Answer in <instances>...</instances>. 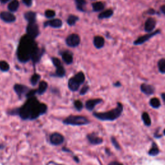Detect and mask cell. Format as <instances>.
Segmentation results:
<instances>
[{
    "mask_svg": "<svg viewBox=\"0 0 165 165\" xmlns=\"http://www.w3.org/2000/svg\"><path fill=\"white\" fill-rule=\"evenodd\" d=\"M161 11L162 12V13L165 14V5H163L161 7Z\"/></svg>",
    "mask_w": 165,
    "mask_h": 165,
    "instance_id": "60d3db41",
    "label": "cell"
},
{
    "mask_svg": "<svg viewBox=\"0 0 165 165\" xmlns=\"http://www.w3.org/2000/svg\"><path fill=\"white\" fill-rule=\"evenodd\" d=\"M85 81V76L83 72H79L76 74L74 77L69 79L68 82V86L69 89L72 92L77 91L81 84Z\"/></svg>",
    "mask_w": 165,
    "mask_h": 165,
    "instance_id": "277c9868",
    "label": "cell"
},
{
    "mask_svg": "<svg viewBox=\"0 0 165 165\" xmlns=\"http://www.w3.org/2000/svg\"><path fill=\"white\" fill-rule=\"evenodd\" d=\"M27 34L33 39H36L39 34V29L36 22L28 23L26 29Z\"/></svg>",
    "mask_w": 165,
    "mask_h": 165,
    "instance_id": "52a82bcc",
    "label": "cell"
},
{
    "mask_svg": "<svg viewBox=\"0 0 165 165\" xmlns=\"http://www.w3.org/2000/svg\"><path fill=\"white\" fill-rule=\"evenodd\" d=\"M25 19L28 21V23H34L36 22V14L34 12L29 11L24 14Z\"/></svg>",
    "mask_w": 165,
    "mask_h": 165,
    "instance_id": "44dd1931",
    "label": "cell"
},
{
    "mask_svg": "<svg viewBox=\"0 0 165 165\" xmlns=\"http://www.w3.org/2000/svg\"><path fill=\"white\" fill-rule=\"evenodd\" d=\"M44 52H45V50L43 49H39V47H38L37 49L35 50L34 53L33 54V55H32L31 59H30L32 60V61L33 62L34 64H36L40 61V59H41V57L44 54Z\"/></svg>",
    "mask_w": 165,
    "mask_h": 165,
    "instance_id": "5bb4252c",
    "label": "cell"
},
{
    "mask_svg": "<svg viewBox=\"0 0 165 165\" xmlns=\"http://www.w3.org/2000/svg\"><path fill=\"white\" fill-rule=\"evenodd\" d=\"M123 111V106L121 103H118L117 107L114 109L105 112H94L93 115L101 121H112L119 118Z\"/></svg>",
    "mask_w": 165,
    "mask_h": 165,
    "instance_id": "3957f363",
    "label": "cell"
},
{
    "mask_svg": "<svg viewBox=\"0 0 165 165\" xmlns=\"http://www.w3.org/2000/svg\"><path fill=\"white\" fill-rule=\"evenodd\" d=\"M47 111V104L40 103L34 96L28 98L27 101L20 108L9 110L8 114L12 115H18L23 120H34L45 114Z\"/></svg>",
    "mask_w": 165,
    "mask_h": 165,
    "instance_id": "6da1fadb",
    "label": "cell"
},
{
    "mask_svg": "<svg viewBox=\"0 0 165 165\" xmlns=\"http://www.w3.org/2000/svg\"><path fill=\"white\" fill-rule=\"evenodd\" d=\"M9 1H10V0H0V2H1V3L5 4V3H7L9 2Z\"/></svg>",
    "mask_w": 165,
    "mask_h": 165,
    "instance_id": "ee69618b",
    "label": "cell"
},
{
    "mask_svg": "<svg viewBox=\"0 0 165 165\" xmlns=\"http://www.w3.org/2000/svg\"><path fill=\"white\" fill-rule=\"evenodd\" d=\"M114 14V12L111 9H108L105 11L103 12V13H100L98 16L99 19H106L110 18Z\"/></svg>",
    "mask_w": 165,
    "mask_h": 165,
    "instance_id": "484cf974",
    "label": "cell"
},
{
    "mask_svg": "<svg viewBox=\"0 0 165 165\" xmlns=\"http://www.w3.org/2000/svg\"><path fill=\"white\" fill-rule=\"evenodd\" d=\"M156 26V21L154 18H148L144 24V30L147 33H150L155 29Z\"/></svg>",
    "mask_w": 165,
    "mask_h": 165,
    "instance_id": "e0dca14e",
    "label": "cell"
},
{
    "mask_svg": "<svg viewBox=\"0 0 165 165\" xmlns=\"http://www.w3.org/2000/svg\"><path fill=\"white\" fill-rule=\"evenodd\" d=\"M161 97H162L163 100L164 101V102L165 103V93H163V94H161Z\"/></svg>",
    "mask_w": 165,
    "mask_h": 165,
    "instance_id": "f6af8a7d",
    "label": "cell"
},
{
    "mask_svg": "<svg viewBox=\"0 0 165 165\" xmlns=\"http://www.w3.org/2000/svg\"><path fill=\"white\" fill-rule=\"evenodd\" d=\"M22 1L27 7H29L33 5V0H22Z\"/></svg>",
    "mask_w": 165,
    "mask_h": 165,
    "instance_id": "f35d334b",
    "label": "cell"
},
{
    "mask_svg": "<svg viewBox=\"0 0 165 165\" xmlns=\"http://www.w3.org/2000/svg\"><path fill=\"white\" fill-rule=\"evenodd\" d=\"M74 160L75 161L76 163H79V158H78L77 156H74Z\"/></svg>",
    "mask_w": 165,
    "mask_h": 165,
    "instance_id": "7bdbcfd3",
    "label": "cell"
},
{
    "mask_svg": "<svg viewBox=\"0 0 165 165\" xmlns=\"http://www.w3.org/2000/svg\"><path fill=\"white\" fill-rule=\"evenodd\" d=\"M63 123L67 125L83 126L90 123V121L86 117L81 115H70L63 121Z\"/></svg>",
    "mask_w": 165,
    "mask_h": 165,
    "instance_id": "5b68a950",
    "label": "cell"
},
{
    "mask_svg": "<svg viewBox=\"0 0 165 165\" xmlns=\"http://www.w3.org/2000/svg\"><path fill=\"white\" fill-rule=\"evenodd\" d=\"M77 9L81 12H84V7L87 5L86 0H74Z\"/></svg>",
    "mask_w": 165,
    "mask_h": 165,
    "instance_id": "cb8c5ba5",
    "label": "cell"
},
{
    "mask_svg": "<svg viewBox=\"0 0 165 165\" xmlns=\"http://www.w3.org/2000/svg\"><path fill=\"white\" fill-rule=\"evenodd\" d=\"M63 25V22L61 19H53L49 20V21H47L44 23L43 26L44 27H50L52 28H54V29H59L61 28Z\"/></svg>",
    "mask_w": 165,
    "mask_h": 165,
    "instance_id": "4fadbf2b",
    "label": "cell"
},
{
    "mask_svg": "<svg viewBox=\"0 0 165 165\" xmlns=\"http://www.w3.org/2000/svg\"><path fill=\"white\" fill-rule=\"evenodd\" d=\"M159 154V148L157 145L155 143H152V147L150 148V150L148 151V155L151 156H155L158 155Z\"/></svg>",
    "mask_w": 165,
    "mask_h": 165,
    "instance_id": "d4e9b609",
    "label": "cell"
},
{
    "mask_svg": "<svg viewBox=\"0 0 165 165\" xmlns=\"http://www.w3.org/2000/svg\"><path fill=\"white\" fill-rule=\"evenodd\" d=\"M61 57L63 61L67 65H70L73 62V55L69 51H64L61 53Z\"/></svg>",
    "mask_w": 165,
    "mask_h": 165,
    "instance_id": "d6986e66",
    "label": "cell"
},
{
    "mask_svg": "<svg viewBox=\"0 0 165 165\" xmlns=\"http://www.w3.org/2000/svg\"><path fill=\"white\" fill-rule=\"evenodd\" d=\"M14 90L20 99L23 95H26L27 92L30 90L29 87L21 84H16L14 87Z\"/></svg>",
    "mask_w": 165,
    "mask_h": 165,
    "instance_id": "8fae6325",
    "label": "cell"
},
{
    "mask_svg": "<svg viewBox=\"0 0 165 165\" xmlns=\"http://www.w3.org/2000/svg\"><path fill=\"white\" fill-rule=\"evenodd\" d=\"M74 107L75 108V109L78 111H81L83 109V103L79 100H76L74 102Z\"/></svg>",
    "mask_w": 165,
    "mask_h": 165,
    "instance_id": "836d02e7",
    "label": "cell"
},
{
    "mask_svg": "<svg viewBox=\"0 0 165 165\" xmlns=\"http://www.w3.org/2000/svg\"><path fill=\"white\" fill-rule=\"evenodd\" d=\"M161 33V31L159 30H157L154 33H152L150 34H148L146 35H144L143 36H141L138 39H136L135 41L134 42V44L135 45H142L143 43H144V42L147 41L148 40L150 39L151 38L154 37V36L159 34Z\"/></svg>",
    "mask_w": 165,
    "mask_h": 165,
    "instance_id": "30bf717a",
    "label": "cell"
},
{
    "mask_svg": "<svg viewBox=\"0 0 165 165\" xmlns=\"http://www.w3.org/2000/svg\"><path fill=\"white\" fill-rule=\"evenodd\" d=\"M45 16L47 18H53L55 16V12L53 10H47L45 11Z\"/></svg>",
    "mask_w": 165,
    "mask_h": 165,
    "instance_id": "e575fe53",
    "label": "cell"
},
{
    "mask_svg": "<svg viewBox=\"0 0 165 165\" xmlns=\"http://www.w3.org/2000/svg\"><path fill=\"white\" fill-rule=\"evenodd\" d=\"M94 45L97 49H101L104 45V39L99 36H95L94 38Z\"/></svg>",
    "mask_w": 165,
    "mask_h": 165,
    "instance_id": "ffe728a7",
    "label": "cell"
},
{
    "mask_svg": "<svg viewBox=\"0 0 165 165\" xmlns=\"http://www.w3.org/2000/svg\"><path fill=\"white\" fill-rule=\"evenodd\" d=\"M103 101L101 99H89L85 103L86 108L89 111H92L94 110L95 107L97 104L101 103Z\"/></svg>",
    "mask_w": 165,
    "mask_h": 165,
    "instance_id": "2e32d148",
    "label": "cell"
},
{
    "mask_svg": "<svg viewBox=\"0 0 165 165\" xmlns=\"http://www.w3.org/2000/svg\"><path fill=\"white\" fill-rule=\"evenodd\" d=\"M104 8V4L101 1H98L92 3V9L94 12H99L103 10Z\"/></svg>",
    "mask_w": 165,
    "mask_h": 165,
    "instance_id": "4316f807",
    "label": "cell"
},
{
    "mask_svg": "<svg viewBox=\"0 0 165 165\" xmlns=\"http://www.w3.org/2000/svg\"><path fill=\"white\" fill-rule=\"evenodd\" d=\"M48 88V84L45 81H40L39 83V88L38 89V94L39 95H42L46 92Z\"/></svg>",
    "mask_w": 165,
    "mask_h": 165,
    "instance_id": "603a6c76",
    "label": "cell"
},
{
    "mask_svg": "<svg viewBox=\"0 0 165 165\" xmlns=\"http://www.w3.org/2000/svg\"><path fill=\"white\" fill-rule=\"evenodd\" d=\"M141 118H142V120H143L144 124H145L147 127H150L151 125L152 121H151L150 117L147 113V112H143V113L142 114Z\"/></svg>",
    "mask_w": 165,
    "mask_h": 165,
    "instance_id": "83f0119b",
    "label": "cell"
},
{
    "mask_svg": "<svg viewBox=\"0 0 165 165\" xmlns=\"http://www.w3.org/2000/svg\"><path fill=\"white\" fill-rule=\"evenodd\" d=\"M19 7V2L18 0H13V1L9 3L8 5V9H9L12 13L17 11Z\"/></svg>",
    "mask_w": 165,
    "mask_h": 165,
    "instance_id": "7402d4cb",
    "label": "cell"
},
{
    "mask_svg": "<svg viewBox=\"0 0 165 165\" xmlns=\"http://www.w3.org/2000/svg\"><path fill=\"white\" fill-rule=\"evenodd\" d=\"M38 47L35 39L27 34L24 35L19 41L17 51L18 59L20 62L27 63L31 59L32 55Z\"/></svg>",
    "mask_w": 165,
    "mask_h": 165,
    "instance_id": "7a4b0ae2",
    "label": "cell"
},
{
    "mask_svg": "<svg viewBox=\"0 0 165 165\" xmlns=\"http://www.w3.org/2000/svg\"><path fill=\"white\" fill-rule=\"evenodd\" d=\"M158 69L161 73L165 74V58L161 59L158 63Z\"/></svg>",
    "mask_w": 165,
    "mask_h": 165,
    "instance_id": "4dcf8cb0",
    "label": "cell"
},
{
    "mask_svg": "<svg viewBox=\"0 0 165 165\" xmlns=\"http://www.w3.org/2000/svg\"><path fill=\"white\" fill-rule=\"evenodd\" d=\"M79 20V17L75 15H70L67 19V23L69 26L74 25Z\"/></svg>",
    "mask_w": 165,
    "mask_h": 165,
    "instance_id": "f1b7e54d",
    "label": "cell"
},
{
    "mask_svg": "<svg viewBox=\"0 0 165 165\" xmlns=\"http://www.w3.org/2000/svg\"><path fill=\"white\" fill-rule=\"evenodd\" d=\"M108 165H123V164L120 163L119 162H117V161H113V162H111L109 164H108Z\"/></svg>",
    "mask_w": 165,
    "mask_h": 165,
    "instance_id": "ab89813d",
    "label": "cell"
},
{
    "mask_svg": "<svg viewBox=\"0 0 165 165\" xmlns=\"http://www.w3.org/2000/svg\"><path fill=\"white\" fill-rule=\"evenodd\" d=\"M114 86H116V87H119L120 86V83L119 82H117L116 83L114 84Z\"/></svg>",
    "mask_w": 165,
    "mask_h": 165,
    "instance_id": "bcb514c9",
    "label": "cell"
},
{
    "mask_svg": "<svg viewBox=\"0 0 165 165\" xmlns=\"http://www.w3.org/2000/svg\"><path fill=\"white\" fill-rule=\"evenodd\" d=\"M3 145H0V149H1V148H3Z\"/></svg>",
    "mask_w": 165,
    "mask_h": 165,
    "instance_id": "7dc6e473",
    "label": "cell"
},
{
    "mask_svg": "<svg viewBox=\"0 0 165 165\" xmlns=\"http://www.w3.org/2000/svg\"><path fill=\"white\" fill-rule=\"evenodd\" d=\"M36 93H38V90H30L29 92H27V94H26L25 96L27 99L32 98V97H34L35 94Z\"/></svg>",
    "mask_w": 165,
    "mask_h": 165,
    "instance_id": "d590c367",
    "label": "cell"
},
{
    "mask_svg": "<svg viewBox=\"0 0 165 165\" xmlns=\"http://www.w3.org/2000/svg\"><path fill=\"white\" fill-rule=\"evenodd\" d=\"M150 106L154 108H159L161 107V102L158 98H153L150 101Z\"/></svg>",
    "mask_w": 165,
    "mask_h": 165,
    "instance_id": "f546056e",
    "label": "cell"
},
{
    "mask_svg": "<svg viewBox=\"0 0 165 165\" xmlns=\"http://www.w3.org/2000/svg\"><path fill=\"white\" fill-rule=\"evenodd\" d=\"M0 18H1L4 22L7 23H13L16 21V16L14 14L9 13V12H2L0 13Z\"/></svg>",
    "mask_w": 165,
    "mask_h": 165,
    "instance_id": "7c38bea8",
    "label": "cell"
},
{
    "mask_svg": "<svg viewBox=\"0 0 165 165\" xmlns=\"http://www.w3.org/2000/svg\"><path fill=\"white\" fill-rule=\"evenodd\" d=\"M50 141L54 146H59L65 141L64 136L58 132H54L50 136Z\"/></svg>",
    "mask_w": 165,
    "mask_h": 165,
    "instance_id": "9c48e42d",
    "label": "cell"
},
{
    "mask_svg": "<svg viewBox=\"0 0 165 165\" xmlns=\"http://www.w3.org/2000/svg\"><path fill=\"white\" fill-rule=\"evenodd\" d=\"M52 61L54 66L55 67L56 70L55 72L54 76L58 78H63L65 75V70L63 67L61 62L57 58H52Z\"/></svg>",
    "mask_w": 165,
    "mask_h": 165,
    "instance_id": "8992f818",
    "label": "cell"
},
{
    "mask_svg": "<svg viewBox=\"0 0 165 165\" xmlns=\"http://www.w3.org/2000/svg\"><path fill=\"white\" fill-rule=\"evenodd\" d=\"M80 42H81V39L77 34H70L66 39V44L70 47H78Z\"/></svg>",
    "mask_w": 165,
    "mask_h": 165,
    "instance_id": "ba28073f",
    "label": "cell"
},
{
    "mask_svg": "<svg viewBox=\"0 0 165 165\" xmlns=\"http://www.w3.org/2000/svg\"><path fill=\"white\" fill-rule=\"evenodd\" d=\"M10 69L9 64L5 61H0V70L2 72H8Z\"/></svg>",
    "mask_w": 165,
    "mask_h": 165,
    "instance_id": "d6a6232c",
    "label": "cell"
},
{
    "mask_svg": "<svg viewBox=\"0 0 165 165\" xmlns=\"http://www.w3.org/2000/svg\"><path fill=\"white\" fill-rule=\"evenodd\" d=\"M163 134L165 135V129H164V131H163Z\"/></svg>",
    "mask_w": 165,
    "mask_h": 165,
    "instance_id": "c3c4849f",
    "label": "cell"
},
{
    "mask_svg": "<svg viewBox=\"0 0 165 165\" xmlns=\"http://www.w3.org/2000/svg\"><path fill=\"white\" fill-rule=\"evenodd\" d=\"M40 78H41V75L38 74H34L30 78V83L32 84V85L36 86L37 84L39 81Z\"/></svg>",
    "mask_w": 165,
    "mask_h": 165,
    "instance_id": "1f68e13d",
    "label": "cell"
},
{
    "mask_svg": "<svg viewBox=\"0 0 165 165\" xmlns=\"http://www.w3.org/2000/svg\"><path fill=\"white\" fill-rule=\"evenodd\" d=\"M88 90H89V87L87 86V85L84 86V87L81 88V90H80L79 94L81 95H84V94L87 93V92L88 91Z\"/></svg>",
    "mask_w": 165,
    "mask_h": 165,
    "instance_id": "74e56055",
    "label": "cell"
},
{
    "mask_svg": "<svg viewBox=\"0 0 165 165\" xmlns=\"http://www.w3.org/2000/svg\"><path fill=\"white\" fill-rule=\"evenodd\" d=\"M63 151L67 152H71V151L70 150V149H68V148H67L65 147H63Z\"/></svg>",
    "mask_w": 165,
    "mask_h": 165,
    "instance_id": "b9f144b4",
    "label": "cell"
},
{
    "mask_svg": "<svg viewBox=\"0 0 165 165\" xmlns=\"http://www.w3.org/2000/svg\"><path fill=\"white\" fill-rule=\"evenodd\" d=\"M141 90L144 93V94L150 95H152L154 93V88L153 87L152 85H150V84H142L141 86Z\"/></svg>",
    "mask_w": 165,
    "mask_h": 165,
    "instance_id": "ac0fdd59",
    "label": "cell"
},
{
    "mask_svg": "<svg viewBox=\"0 0 165 165\" xmlns=\"http://www.w3.org/2000/svg\"><path fill=\"white\" fill-rule=\"evenodd\" d=\"M87 138L92 144H95V145H98V144H101L103 141V140L101 138H99V136L95 134V133H92V134H88Z\"/></svg>",
    "mask_w": 165,
    "mask_h": 165,
    "instance_id": "9a60e30c",
    "label": "cell"
},
{
    "mask_svg": "<svg viewBox=\"0 0 165 165\" xmlns=\"http://www.w3.org/2000/svg\"><path fill=\"white\" fill-rule=\"evenodd\" d=\"M111 141L113 144V145L114 146V147L117 149V150H121V147L119 143L118 142V141L116 140V139L114 138V137H112L111 138Z\"/></svg>",
    "mask_w": 165,
    "mask_h": 165,
    "instance_id": "8d00e7d4",
    "label": "cell"
}]
</instances>
